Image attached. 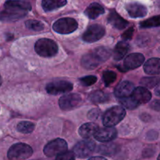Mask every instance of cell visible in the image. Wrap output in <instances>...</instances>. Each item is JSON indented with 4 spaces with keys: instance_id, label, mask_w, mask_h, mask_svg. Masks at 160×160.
Here are the masks:
<instances>
[{
    "instance_id": "1",
    "label": "cell",
    "mask_w": 160,
    "mask_h": 160,
    "mask_svg": "<svg viewBox=\"0 0 160 160\" xmlns=\"http://www.w3.org/2000/svg\"><path fill=\"white\" fill-rule=\"evenodd\" d=\"M31 10V6L23 0H7L4 4V9L0 11V21L13 22L20 20Z\"/></svg>"
},
{
    "instance_id": "2",
    "label": "cell",
    "mask_w": 160,
    "mask_h": 160,
    "mask_svg": "<svg viewBox=\"0 0 160 160\" xmlns=\"http://www.w3.org/2000/svg\"><path fill=\"white\" fill-rule=\"evenodd\" d=\"M111 56V51L106 47H98L84 55L81 62L83 67L88 70H93L106 62Z\"/></svg>"
},
{
    "instance_id": "3",
    "label": "cell",
    "mask_w": 160,
    "mask_h": 160,
    "mask_svg": "<svg viewBox=\"0 0 160 160\" xmlns=\"http://www.w3.org/2000/svg\"><path fill=\"white\" fill-rule=\"evenodd\" d=\"M35 52L42 57H52L58 52V45L56 42L49 38H41L34 45Z\"/></svg>"
},
{
    "instance_id": "4",
    "label": "cell",
    "mask_w": 160,
    "mask_h": 160,
    "mask_svg": "<svg viewBox=\"0 0 160 160\" xmlns=\"http://www.w3.org/2000/svg\"><path fill=\"white\" fill-rule=\"evenodd\" d=\"M126 116V111L122 106H117L110 108L103 116V124L106 128H112L123 120Z\"/></svg>"
},
{
    "instance_id": "5",
    "label": "cell",
    "mask_w": 160,
    "mask_h": 160,
    "mask_svg": "<svg viewBox=\"0 0 160 160\" xmlns=\"http://www.w3.org/2000/svg\"><path fill=\"white\" fill-rule=\"evenodd\" d=\"M33 149L30 145L24 143H17L12 145L8 151V159L10 160H23L31 157Z\"/></svg>"
},
{
    "instance_id": "6",
    "label": "cell",
    "mask_w": 160,
    "mask_h": 160,
    "mask_svg": "<svg viewBox=\"0 0 160 160\" xmlns=\"http://www.w3.org/2000/svg\"><path fill=\"white\" fill-rule=\"evenodd\" d=\"M78 23L76 20L70 17L61 18L53 23V31L58 34H67L73 33L78 29Z\"/></svg>"
},
{
    "instance_id": "7",
    "label": "cell",
    "mask_w": 160,
    "mask_h": 160,
    "mask_svg": "<svg viewBox=\"0 0 160 160\" xmlns=\"http://www.w3.org/2000/svg\"><path fill=\"white\" fill-rule=\"evenodd\" d=\"M66 151H67V143L65 140L61 138L51 141L44 148V153L48 157L57 156Z\"/></svg>"
},
{
    "instance_id": "8",
    "label": "cell",
    "mask_w": 160,
    "mask_h": 160,
    "mask_svg": "<svg viewBox=\"0 0 160 160\" xmlns=\"http://www.w3.org/2000/svg\"><path fill=\"white\" fill-rule=\"evenodd\" d=\"M95 147L96 145L93 141L87 139L77 143L73 147V152L77 157L84 159L90 156L95 152Z\"/></svg>"
},
{
    "instance_id": "9",
    "label": "cell",
    "mask_w": 160,
    "mask_h": 160,
    "mask_svg": "<svg viewBox=\"0 0 160 160\" xmlns=\"http://www.w3.org/2000/svg\"><path fill=\"white\" fill-rule=\"evenodd\" d=\"M82 103V98L78 94H67L61 97L59 100V105L61 109L70 111L77 109Z\"/></svg>"
},
{
    "instance_id": "10",
    "label": "cell",
    "mask_w": 160,
    "mask_h": 160,
    "mask_svg": "<svg viewBox=\"0 0 160 160\" xmlns=\"http://www.w3.org/2000/svg\"><path fill=\"white\" fill-rule=\"evenodd\" d=\"M106 34V30L100 24H92L86 29L82 35V39L88 43H92L101 39Z\"/></svg>"
},
{
    "instance_id": "11",
    "label": "cell",
    "mask_w": 160,
    "mask_h": 160,
    "mask_svg": "<svg viewBox=\"0 0 160 160\" xmlns=\"http://www.w3.org/2000/svg\"><path fill=\"white\" fill-rule=\"evenodd\" d=\"M73 84L67 81H55L46 85V92L50 95H56L62 93H67L73 90Z\"/></svg>"
},
{
    "instance_id": "12",
    "label": "cell",
    "mask_w": 160,
    "mask_h": 160,
    "mask_svg": "<svg viewBox=\"0 0 160 160\" xmlns=\"http://www.w3.org/2000/svg\"><path fill=\"white\" fill-rule=\"evenodd\" d=\"M145 62V56L142 53H131L124 59L123 67L125 70H134L141 67Z\"/></svg>"
},
{
    "instance_id": "13",
    "label": "cell",
    "mask_w": 160,
    "mask_h": 160,
    "mask_svg": "<svg viewBox=\"0 0 160 160\" xmlns=\"http://www.w3.org/2000/svg\"><path fill=\"white\" fill-rule=\"evenodd\" d=\"M135 88L131 82L128 81H123L119 83L118 85L115 88L114 94L118 98H123L132 95L133 92Z\"/></svg>"
},
{
    "instance_id": "14",
    "label": "cell",
    "mask_w": 160,
    "mask_h": 160,
    "mask_svg": "<svg viewBox=\"0 0 160 160\" xmlns=\"http://www.w3.org/2000/svg\"><path fill=\"white\" fill-rule=\"evenodd\" d=\"M128 14L132 18H141L144 17L148 13V9L144 5L139 2L128 3L125 6Z\"/></svg>"
},
{
    "instance_id": "15",
    "label": "cell",
    "mask_w": 160,
    "mask_h": 160,
    "mask_svg": "<svg viewBox=\"0 0 160 160\" xmlns=\"http://www.w3.org/2000/svg\"><path fill=\"white\" fill-rule=\"evenodd\" d=\"M117 131L114 128H100L98 132L95 134V138L97 141L100 142H109L117 138Z\"/></svg>"
},
{
    "instance_id": "16",
    "label": "cell",
    "mask_w": 160,
    "mask_h": 160,
    "mask_svg": "<svg viewBox=\"0 0 160 160\" xmlns=\"http://www.w3.org/2000/svg\"><path fill=\"white\" fill-rule=\"evenodd\" d=\"M108 22L110 23L112 27L118 30H123L128 26L129 23L126 20L120 17L115 9H112L109 12V16H108Z\"/></svg>"
},
{
    "instance_id": "17",
    "label": "cell",
    "mask_w": 160,
    "mask_h": 160,
    "mask_svg": "<svg viewBox=\"0 0 160 160\" xmlns=\"http://www.w3.org/2000/svg\"><path fill=\"white\" fill-rule=\"evenodd\" d=\"M132 98L140 104L147 103L151 100L152 94L149 91L144 87H138L134 89L132 94Z\"/></svg>"
},
{
    "instance_id": "18",
    "label": "cell",
    "mask_w": 160,
    "mask_h": 160,
    "mask_svg": "<svg viewBox=\"0 0 160 160\" xmlns=\"http://www.w3.org/2000/svg\"><path fill=\"white\" fill-rule=\"evenodd\" d=\"M144 70L147 74L156 75L160 73V59L152 58L145 62L144 65Z\"/></svg>"
},
{
    "instance_id": "19",
    "label": "cell",
    "mask_w": 160,
    "mask_h": 160,
    "mask_svg": "<svg viewBox=\"0 0 160 160\" xmlns=\"http://www.w3.org/2000/svg\"><path fill=\"white\" fill-rule=\"evenodd\" d=\"M99 128L97 124L93 123H87L83 124L79 128V134L84 138H89L92 136H95Z\"/></svg>"
},
{
    "instance_id": "20",
    "label": "cell",
    "mask_w": 160,
    "mask_h": 160,
    "mask_svg": "<svg viewBox=\"0 0 160 160\" xmlns=\"http://www.w3.org/2000/svg\"><path fill=\"white\" fill-rule=\"evenodd\" d=\"M105 12V9L102 6L97 2H93L88 6V7L85 9L84 13L91 20H95L97 17Z\"/></svg>"
},
{
    "instance_id": "21",
    "label": "cell",
    "mask_w": 160,
    "mask_h": 160,
    "mask_svg": "<svg viewBox=\"0 0 160 160\" xmlns=\"http://www.w3.org/2000/svg\"><path fill=\"white\" fill-rule=\"evenodd\" d=\"M67 0H42V6L45 12H51L67 4Z\"/></svg>"
},
{
    "instance_id": "22",
    "label": "cell",
    "mask_w": 160,
    "mask_h": 160,
    "mask_svg": "<svg viewBox=\"0 0 160 160\" xmlns=\"http://www.w3.org/2000/svg\"><path fill=\"white\" fill-rule=\"evenodd\" d=\"M130 48V45L126 42H120L117 44L115 48L113 50V58L116 60H120L123 59L127 53L128 52Z\"/></svg>"
},
{
    "instance_id": "23",
    "label": "cell",
    "mask_w": 160,
    "mask_h": 160,
    "mask_svg": "<svg viewBox=\"0 0 160 160\" xmlns=\"http://www.w3.org/2000/svg\"><path fill=\"white\" fill-rule=\"evenodd\" d=\"M97 152L103 156H112L118 152V146L113 143L102 144L98 147Z\"/></svg>"
},
{
    "instance_id": "24",
    "label": "cell",
    "mask_w": 160,
    "mask_h": 160,
    "mask_svg": "<svg viewBox=\"0 0 160 160\" xmlns=\"http://www.w3.org/2000/svg\"><path fill=\"white\" fill-rule=\"evenodd\" d=\"M109 99V95L102 91H96V92H92L89 96V100L95 104L103 103L105 102H107Z\"/></svg>"
},
{
    "instance_id": "25",
    "label": "cell",
    "mask_w": 160,
    "mask_h": 160,
    "mask_svg": "<svg viewBox=\"0 0 160 160\" xmlns=\"http://www.w3.org/2000/svg\"><path fill=\"white\" fill-rule=\"evenodd\" d=\"M160 83V77H146L142 78L140 84L145 88H153Z\"/></svg>"
},
{
    "instance_id": "26",
    "label": "cell",
    "mask_w": 160,
    "mask_h": 160,
    "mask_svg": "<svg viewBox=\"0 0 160 160\" xmlns=\"http://www.w3.org/2000/svg\"><path fill=\"white\" fill-rule=\"evenodd\" d=\"M35 125L29 121H21L17 124V129L22 134H31L34 130Z\"/></svg>"
},
{
    "instance_id": "27",
    "label": "cell",
    "mask_w": 160,
    "mask_h": 160,
    "mask_svg": "<svg viewBox=\"0 0 160 160\" xmlns=\"http://www.w3.org/2000/svg\"><path fill=\"white\" fill-rule=\"evenodd\" d=\"M140 27L142 28H151L160 27V15L151 17L148 20L141 22Z\"/></svg>"
},
{
    "instance_id": "28",
    "label": "cell",
    "mask_w": 160,
    "mask_h": 160,
    "mask_svg": "<svg viewBox=\"0 0 160 160\" xmlns=\"http://www.w3.org/2000/svg\"><path fill=\"white\" fill-rule=\"evenodd\" d=\"M119 102H120V103L122 106H123L125 108H127L128 109H134L139 106L138 103L132 98V96L120 98Z\"/></svg>"
},
{
    "instance_id": "29",
    "label": "cell",
    "mask_w": 160,
    "mask_h": 160,
    "mask_svg": "<svg viewBox=\"0 0 160 160\" xmlns=\"http://www.w3.org/2000/svg\"><path fill=\"white\" fill-rule=\"evenodd\" d=\"M25 25H26L27 28L29 30L34 31H40L45 28L43 23L39 20H28L25 22Z\"/></svg>"
},
{
    "instance_id": "30",
    "label": "cell",
    "mask_w": 160,
    "mask_h": 160,
    "mask_svg": "<svg viewBox=\"0 0 160 160\" xmlns=\"http://www.w3.org/2000/svg\"><path fill=\"white\" fill-rule=\"evenodd\" d=\"M103 81L106 87H109L117 80V73L111 70H107L103 73Z\"/></svg>"
},
{
    "instance_id": "31",
    "label": "cell",
    "mask_w": 160,
    "mask_h": 160,
    "mask_svg": "<svg viewBox=\"0 0 160 160\" xmlns=\"http://www.w3.org/2000/svg\"><path fill=\"white\" fill-rule=\"evenodd\" d=\"M97 81V78L95 76H86L80 79V82L84 87H88V86L92 85L95 84Z\"/></svg>"
},
{
    "instance_id": "32",
    "label": "cell",
    "mask_w": 160,
    "mask_h": 160,
    "mask_svg": "<svg viewBox=\"0 0 160 160\" xmlns=\"http://www.w3.org/2000/svg\"><path fill=\"white\" fill-rule=\"evenodd\" d=\"M75 154L73 152L66 151L61 154L58 155L56 157V160H74Z\"/></svg>"
},
{
    "instance_id": "33",
    "label": "cell",
    "mask_w": 160,
    "mask_h": 160,
    "mask_svg": "<svg viewBox=\"0 0 160 160\" xmlns=\"http://www.w3.org/2000/svg\"><path fill=\"white\" fill-rule=\"evenodd\" d=\"M101 116V110L98 109H92L88 113V117L92 120H98V117Z\"/></svg>"
},
{
    "instance_id": "34",
    "label": "cell",
    "mask_w": 160,
    "mask_h": 160,
    "mask_svg": "<svg viewBox=\"0 0 160 160\" xmlns=\"http://www.w3.org/2000/svg\"><path fill=\"white\" fill-rule=\"evenodd\" d=\"M133 34H134V28H131L128 30H127L123 34H122V37H123V40H129L132 38Z\"/></svg>"
},
{
    "instance_id": "35",
    "label": "cell",
    "mask_w": 160,
    "mask_h": 160,
    "mask_svg": "<svg viewBox=\"0 0 160 160\" xmlns=\"http://www.w3.org/2000/svg\"><path fill=\"white\" fill-rule=\"evenodd\" d=\"M150 107L152 109H154V110L160 112V100H154L150 104Z\"/></svg>"
},
{
    "instance_id": "36",
    "label": "cell",
    "mask_w": 160,
    "mask_h": 160,
    "mask_svg": "<svg viewBox=\"0 0 160 160\" xmlns=\"http://www.w3.org/2000/svg\"><path fill=\"white\" fill-rule=\"evenodd\" d=\"M155 94H156V95H157V96L160 97V83L156 86V89H155Z\"/></svg>"
},
{
    "instance_id": "37",
    "label": "cell",
    "mask_w": 160,
    "mask_h": 160,
    "mask_svg": "<svg viewBox=\"0 0 160 160\" xmlns=\"http://www.w3.org/2000/svg\"><path fill=\"white\" fill-rule=\"evenodd\" d=\"M88 160H107V159L104 157H102V156H95V157L90 158Z\"/></svg>"
},
{
    "instance_id": "38",
    "label": "cell",
    "mask_w": 160,
    "mask_h": 160,
    "mask_svg": "<svg viewBox=\"0 0 160 160\" xmlns=\"http://www.w3.org/2000/svg\"><path fill=\"white\" fill-rule=\"evenodd\" d=\"M2 78H1V76H0V86H1V84H2Z\"/></svg>"
},
{
    "instance_id": "39",
    "label": "cell",
    "mask_w": 160,
    "mask_h": 160,
    "mask_svg": "<svg viewBox=\"0 0 160 160\" xmlns=\"http://www.w3.org/2000/svg\"><path fill=\"white\" fill-rule=\"evenodd\" d=\"M158 5H159V7H160V0L158 1Z\"/></svg>"
},
{
    "instance_id": "40",
    "label": "cell",
    "mask_w": 160,
    "mask_h": 160,
    "mask_svg": "<svg viewBox=\"0 0 160 160\" xmlns=\"http://www.w3.org/2000/svg\"><path fill=\"white\" fill-rule=\"evenodd\" d=\"M157 160H160V154H159V156H158V159H157Z\"/></svg>"
}]
</instances>
